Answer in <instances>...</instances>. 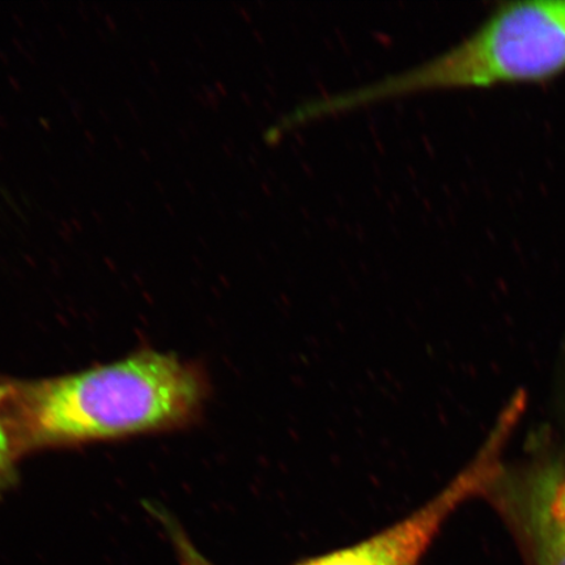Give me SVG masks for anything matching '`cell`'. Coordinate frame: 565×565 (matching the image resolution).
I'll return each mask as SVG.
<instances>
[{
  "instance_id": "6da1fadb",
  "label": "cell",
  "mask_w": 565,
  "mask_h": 565,
  "mask_svg": "<svg viewBox=\"0 0 565 565\" xmlns=\"http://www.w3.org/2000/svg\"><path fill=\"white\" fill-rule=\"evenodd\" d=\"M207 397L200 370L143 351L71 376L10 383L6 415L18 455L183 426Z\"/></svg>"
},
{
  "instance_id": "7a4b0ae2",
  "label": "cell",
  "mask_w": 565,
  "mask_h": 565,
  "mask_svg": "<svg viewBox=\"0 0 565 565\" xmlns=\"http://www.w3.org/2000/svg\"><path fill=\"white\" fill-rule=\"evenodd\" d=\"M565 73V0L500 3L447 52L366 86L316 98L318 119L426 92L545 83Z\"/></svg>"
},
{
  "instance_id": "3957f363",
  "label": "cell",
  "mask_w": 565,
  "mask_h": 565,
  "mask_svg": "<svg viewBox=\"0 0 565 565\" xmlns=\"http://www.w3.org/2000/svg\"><path fill=\"white\" fill-rule=\"evenodd\" d=\"M501 450L503 445L489 437L468 468L418 511L356 545L295 565H419L449 515L466 500L484 497L503 465Z\"/></svg>"
},
{
  "instance_id": "277c9868",
  "label": "cell",
  "mask_w": 565,
  "mask_h": 565,
  "mask_svg": "<svg viewBox=\"0 0 565 565\" xmlns=\"http://www.w3.org/2000/svg\"><path fill=\"white\" fill-rule=\"evenodd\" d=\"M484 497L504 515L533 565H565V462L546 456L500 470Z\"/></svg>"
},
{
  "instance_id": "5b68a950",
  "label": "cell",
  "mask_w": 565,
  "mask_h": 565,
  "mask_svg": "<svg viewBox=\"0 0 565 565\" xmlns=\"http://www.w3.org/2000/svg\"><path fill=\"white\" fill-rule=\"evenodd\" d=\"M10 383H0V493L10 489L15 480L18 451L12 443L6 407L9 399Z\"/></svg>"
},
{
  "instance_id": "8992f818",
  "label": "cell",
  "mask_w": 565,
  "mask_h": 565,
  "mask_svg": "<svg viewBox=\"0 0 565 565\" xmlns=\"http://www.w3.org/2000/svg\"><path fill=\"white\" fill-rule=\"evenodd\" d=\"M162 525L166 526L169 539L181 565H214L195 548L182 527L169 514L161 515Z\"/></svg>"
}]
</instances>
